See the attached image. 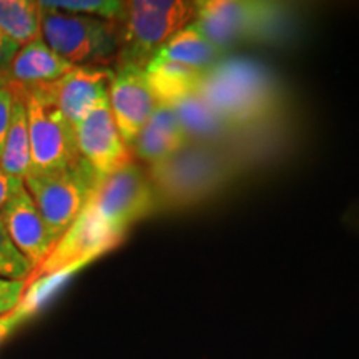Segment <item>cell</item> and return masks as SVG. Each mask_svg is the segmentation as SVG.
I'll return each instance as SVG.
<instances>
[{"mask_svg":"<svg viewBox=\"0 0 359 359\" xmlns=\"http://www.w3.org/2000/svg\"><path fill=\"white\" fill-rule=\"evenodd\" d=\"M109 103L116 128L123 142L132 148L156 107V100L148 88L143 67L133 64L118 65L110 83Z\"/></svg>","mask_w":359,"mask_h":359,"instance_id":"cell-11","label":"cell"},{"mask_svg":"<svg viewBox=\"0 0 359 359\" xmlns=\"http://www.w3.org/2000/svg\"><path fill=\"white\" fill-rule=\"evenodd\" d=\"M190 145L182 123L172 107L156 105L145 127L132 147V154L147 161L148 165L158 163Z\"/></svg>","mask_w":359,"mask_h":359,"instance_id":"cell-13","label":"cell"},{"mask_svg":"<svg viewBox=\"0 0 359 359\" xmlns=\"http://www.w3.org/2000/svg\"><path fill=\"white\" fill-rule=\"evenodd\" d=\"M12 82V80H11ZM15 87V103H13L11 127L4 143L0 155V170L12 177L25 180L32 167L30 158V138H29V118H27L25 93L19 83L12 82Z\"/></svg>","mask_w":359,"mask_h":359,"instance_id":"cell-17","label":"cell"},{"mask_svg":"<svg viewBox=\"0 0 359 359\" xmlns=\"http://www.w3.org/2000/svg\"><path fill=\"white\" fill-rule=\"evenodd\" d=\"M40 6L57 8V11L80 13V15L97 17V19L120 22L122 24L127 13V2H116V0H42Z\"/></svg>","mask_w":359,"mask_h":359,"instance_id":"cell-20","label":"cell"},{"mask_svg":"<svg viewBox=\"0 0 359 359\" xmlns=\"http://www.w3.org/2000/svg\"><path fill=\"white\" fill-rule=\"evenodd\" d=\"M79 154L97 173L98 180L133 163L132 148L123 142L116 128L110 103L92 110L75 127Z\"/></svg>","mask_w":359,"mask_h":359,"instance_id":"cell-10","label":"cell"},{"mask_svg":"<svg viewBox=\"0 0 359 359\" xmlns=\"http://www.w3.org/2000/svg\"><path fill=\"white\" fill-rule=\"evenodd\" d=\"M156 206L154 187L138 165L130 163L100 178L79 218L35 269L29 285L67 269L77 271L87 262L114 250L130 226L154 213Z\"/></svg>","mask_w":359,"mask_h":359,"instance_id":"cell-1","label":"cell"},{"mask_svg":"<svg viewBox=\"0 0 359 359\" xmlns=\"http://www.w3.org/2000/svg\"><path fill=\"white\" fill-rule=\"evenodd\" d=\"M34 271V264L13 245L4 219L0 217V280L29 281Z\"/></svg>","mask_w":359,"mask_h":359,"instance_id":"cell-21","label":"cell"},{"mask_svg":"<svg viewBox=\"0 0 359 359\" xmlns=\"http://www.w3.org/2000/svg\"><path fill=\"white\" fill-rule=\"evenodd\" d=\"M223 55L224 52L215 47L193 22L161 45L154 57L206 72L218 64Z\"/></svg>","mask_w":359,"mask_h":359,"instance_id":"cell-16","label":"cell"},{"mask_svg":"<svg viewBox=\"0 0 359 359\" xmlns=\"http://www.w3.org/2000/svg\"><path fill=\"white\" fill-rule=\"evenodd\" d=\"M0 217L6 224L8 236L24 257L37 269L52 253L57 240L50 235L37 205L27 191L25 185L4 206Z\"/></svg>","mask_w":359,"mask_h":359,"instance_id":"cell-12","label":"cell"},{"mask_svg":"<svg viewBox=\"0 0 359 359\" xmlns=\"http://www.w3.org/2000/svg\"><path fill=\"white\" fill-rule=\"evenodd\" d=\"M283 24V8L262 2L212 0L195 2V25L219 50L269 37Z\"/></svg>","mask_w":359,"mask_h":359,"instance_id":"cell-8","label":"cell"},{"mask_svg":"<svg viewBox=\"0 0 359 359\" xmlns=\"http://www.w3.org/2000/svg\"><path fill=\"white\" fill-rule=\"evenodd\" d=\"M8 82V77H7V74L6 72H2L0 70V87H2V85H6Z\"/></svg>","mask_w":359,"mask_h":359,"instance_id":"cell-27","label":"cell"},{"mask_svg":"<svg viewBox=\"0 0 359 359\" xmlns=\"http://www.w3.org/2000/svg\"><path fill=\"white\" fill-rule=\"evenodd\" d=\"M15 87L8 80L6 85L0 87V155H2L4 143H6L8 127H11L13 103H15Z\"/></svg>","mask_w":359,"mask_h":359,"instance_id":"cell-22","label":"cell"},{"mask_svg":"<svg viewBox=\"0 0 359 359\" xmlns=\"http://www.w3.org/2000/svg\"><path fill=\"white\" fill-rule=\"evenodd\" d=\"M97 183V173L83 158L69 168L50 173H30L24 180L27 191L57 241L79 218Z\"/></svg>","mask_w":359,"mask_h":359,"instance_id":"cell-6","label":"cell"},{"mask_svg":"<svg viewBox=\"0 0 359 359\" xmlns=\"http://www.w3.org/2000/svg\"><path fill=\"white\" fill-rule=\"evenodd\" d=\"M195 20V2L183 0H135L127 2L120 24L118 65L145 67L156 50Z\"/></svg>","mask_w":359,"mask_h":359,"instance_id":"cell-4","label":"cell"},{"mask_svg":"<svg viewBox=\"0 0 359 359\" xmlns=\"http://www.w3.org/2000/svg\"><path fill=\"white\" fill-rule=\"evenodd\" d=\"M24 187V180L12 177L6 172L0 170V212H2L4 206L7 205V201L15 195V191L19 188Z\"/></svg>","mask_w":359,"mask_h":359,"instance_id":"cell-25","label":"cell"},{"mask_svg":"<svg viewBox=\"0 0 359 359\" xmlns=\"http://www.w3.org/2000/svg\"><path fill=\"white\" fill-rule=\"evenodd\" d=\"M114 72L100 65H77L50 83L32 85L42 92L69 122L77 127L90 111L109 102Z\"/></svg>","mask_w":359,"mask_h":359,"instance_id":"cell-9","label":"cell"},{"mask_svg":"<svg viewBox=\"0 0 359 359\" xmlns=\"http://www.w3.org/2000/svg\"><path fill=\"white\" fill-rule=\"evenodd\" d=\"M29 118L30 173H50L79 163L75 127L53 103L35 87H24ZM29 173V175H30Z\"/></svg>","mask_w":359,"mask_h":359,"instance_id":"cell-7","label":"cell"},{"mask_svg":"<svg viewBox=\"0 0 359 359\" xmlns=\"http://www.w3.org/2000/svg\"><path fill=\"white\" fill-rule=\"evenodd\" d=\"M40 6V2H39ZM42 39L72 65H98L120 50V22L40 6Z\"/></svg>","mask_w":359,"mask_h":359,"instance_id":"cell-5","label":"cell"},{"mask_svg":"<svg viewBox=\"0 0 359 359\" xmlns=\"http://www.w3.org/2000/svg\"><path fill=\"white\" fill-rule=\"evenodd\" d=\"M230 161L212 145H190L168 158L150 165L148 180L156 205L190 206L217 193L228 182Z\"/></svg>","mask_w":359,"mask_h":359,"instance_id":"cell-3","label":"cell"},{"mask_svg":"<svg viewBox=\"0 0 359 359\" xmlns=\"http://www.w3.org/2000/svg\"><path fill=\"white\" fill-rule=\"evenodd\" d=\"M198 95L230 128L255 127L278 105L273 75L250 58H222L205 72Z\"/></svg>","mask_w":359,"mask_h":359,"instance_id":"cell-2","label":"cell"},{"mask_svg":"<svg viewBox=\"0 0 359 359\" xmlns=\"http://www.w3.org/2000/svg\"><path fill=\"white\" fill-rule=\"evenodd\" d=\"M74 67L77 65H72L65 58L57 55L45 43V40L39 37L19 48L8 67L7 77L24 87H32V85L55 82L69 74Z\"/></svg>","mask_w":359,"mask_h":359,"instance_id":"cell-14","label":"cell"},{"mask_svg":"<svg viewBox=\"0 0 359 359\" xmlns=\"http://www.w3.org/2000/svg\"><path fill=\"white\" fill-rule=\"evenodd\" d=\"M145 79L156 105L175 107L198 92L205 72L177 62L151 57L143 67Z\"/></svg>","mask_w":359,"mask_h":359,"instance_id":"cell-15","label":"cell"},{"mask_svg":"<svg viewBox=\"0 0 359 359\" xmlns=\"http://www.w3.org/2000/svg\"><path fill=\"white\" fill-rule=\"evenodd\" d=\"M20 45L15 43L11 37H7L6 32L0 29V70L8 72V67H11L13 57L19 52Z\"/></svg>","mask_w":359,"mask_h":359,"instance_id":"cell-26","label":"cell"},{"mask_svg":"<svg viewBox=\"0 0 359 359\" xmlns=\"http://www.w3.org/2000/svg\"><path fill=\"white\" fill-rule=\"evenodd\" d=\"M172 109L182 123L188 142L195 145H213L231 130L198 93L185 98Z\"/></svg>","mask_w":359,"mask_h":359,"instance_id":"cell-18","label":"cell"},{"mask_svg":"<svg viewBox=\"0 0 359 359\" xmlns=\"http://www.w3.org/2000/svg\"><path fill=\"white\" fill-rule=\"evenodd\" d=\"M30 314H34L32 309L27 306L25 303H19V306L12 311L0 316V344L6 341L8 336H11L13 331L19 327L22 323H25L30 318Z\"/></svg>","mask_w":359,"mask_h":359,"instance_id":"cell-24","label":"cell"},{"mask_svg":"<svg viewBox=\"0 0 359 359\" xmlns=\"http://www.w3.org/2000/svg\"><path fill=\"white\" fill-rule=\"evenodd\" d=\"M0 29L20 47L42 37L39 2L0 0Z\"/></svg>","mask_w":359,"mask_h":359,"instance_id":"cell-19","label":"cell"},{"mask_svg":"<svg viewBox=\"0 0 359 359\" xmlns=\"http://www.w3.org/2000/svg\"><path fill=\"white\" fill-rule=\"evenodd\" d=\"M29 288V281L0 280V316L19 306Z\"/></svg>","mask_w":359,"mask_h":359,"instance_id":"cell-23","label":"cell"}]
</instances>
